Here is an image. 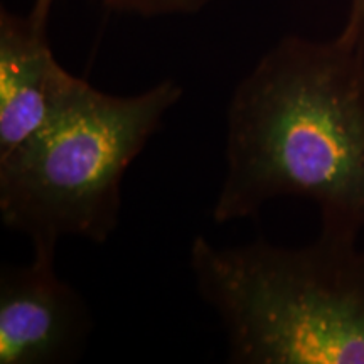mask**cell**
Returning a JSON list of instances; mask_svg holds the SVG:
<instances>
[{
	"label": "cell",
	"mask_w": 364,
	"mask_h": 364,
	"mask_svg": "<svg viewBox=\"0 0 364 364\" xmlns=\"http://www.w3.org/2000/svg\"><path fill=\"white\" fill-rule=\"evenodd\" d=\"M102 2L118 12L156 17L198 12L213 0H102Z\"/></svg>",
	"instance_id": "obj_6"
},
{
	"label": "cell",
	"mask_w": 364,
	"mask_h": 364,
	"mask_svg": "<svg viewBox=\"0 0 364 364\" xmlns=\"http://www.w3.org/2000/svg\"><path fill=\"white\" fill-rule=\"evenodd\" d=\"M226 172L213 221L258 215L267 203H314L321 226L364 231V38H284L233 91Z\"/></svg>",
	"instance_id": "obj_1"
},
{
	"label": "cell",
	"mask_w": 364,
	"mask_h": 364,
	"mask_svg": "<svg viewBox=\"0 0 364 364\" xmlns=\"http://www.w3.org/2000/svg\"><path fill=\"white\" fill-rule=\"evenodd\" d=\"M321 226L304 247L196 236V290L220 318L235 364H364V250Z\"/></svg>",
	"instance_id": "obj_2"
},
{
	"label": "cell",
	"mask_w": 364,
	"mask_h": 364,
	"mask_svg": "<svg viewBox=\"0 0 364 364\" xmlns=\"http://www.w3.org/2000/svg\"><path fill=\"white\" fill-rule=\"evenodd\" d=\"M344 29L364 38V0H351Z\"/></svg>",
	"instance_id": "obj_7"
},
{
	"label": "cell",
	"mask_w": 364,
	"mask_h": 364,
	"mask_svg": "<svg viewBox=\"0 0 364 364\" xmlns=\"http://www.w3.org/2000/svg\"><path fill=\"white\" fill-rule=\"evenodd\" d=\"M0 272V364H65L83 356L93 332L88 304L58 275L53 245Z\"/></svg>",
	"instance_id": "obj_4"
},
{
	"label": "cell",
	"mask_w": 364,
	"mask_h": 364,
	"mask_svg": "<svg viewBox=\"0 0 364 364\" xmlns=\"http://www.w3.org/2000/svg\"><path fill=\"white\" fill-rule=\"evenodd\" d=\"M53 4L34 0L24 16L0 11V156L44 125L76 78L49 44Z\"/></svg>",
	"instance_id": "obj_5"
},
{
	"label": "cell",
	"mask_w": 364,
	"mask_h": 364,
	"mask_svg": "<svg viewBox=\"0 0 364 364\" xmlns=\"http://www.w3.org/2000/svg\"><path fill=\"white\" fill-rule=\"evenodd\" d=\"M181 97L169 78L120 97L76 76L44 125L0 156L4 226L33 247L66 236L105 243L120 221L127 171Z\"/></svg>",
	"instance_id": "obj_3"
}]
</instances>
